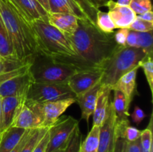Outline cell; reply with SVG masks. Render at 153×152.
<instances>
[{"label":"cell","mask_w":153,"mask_h":152,"mask_svg":"<svg viewBox=\"0 0 153 152\" xmlns=\"http://www.w3.org/2000/svg\"><path fill=\"white\" fill-rule=\"evenodd\" d=\"M71 42L76 56L58 57L52 59L79 70L101 67L118 46L114 32L100 31L89 21L79 20L78 28L71 34H65Z\"/></svg>","instance_id":"cell-1"},{"label":"cell","mask_w":153,"mask_h":152,"mask_svg":"<svg viewBox=\"0 0 153 152\" xmlns=\"http://www.w3.org/2000/svg\"><path fill=\"white\" fill-rule=\"evenodd\" d=\"M0 17L7 29L18 59H30L38 54L31 24L12 0H0Z\"/></svg>","instance_id":"cell-2"},{"label":"cell","mask_w":153,"mask_h":152,"mask_svg":"<svg viewBox=\"0 0 153 152\" xmlns=\"http://www.w3.org/2000/svg\"><path fill=\"white\" fill-rule=\"evenodd\" d=\"M38 54L49 58L76 56V51L65 34L48 22L37 20L31 23Z\"/></svg>","instance_id":"cell-3"},{"label":"cell","mask_w":153,"mask_h":152,"mask_svg":"<svg viewBox=\"0 0 153 152\" xmlns=\"http://www.w3.org/2000/svg\"><path fill=\"white\" fill-rule=\"evenodd\" d=\"M146 56L139 48L118 46L103 63L101 85L111 87L124 75L136 67H140L139 63Z\"/></svg>","instance_id":"cell-4"},{"label":"cell","mask_w":153,"mask_h":152,"mask_svg":"<svg viewBox=\"0 0 153 152\" xmlns=\"http://www.w3.org/2000/svg\"><path fill=\"white\" fill-rule=\"evenodd\" d=\"M76 69L37 54L33 58L30 72L36 83H67Z\"/></svg>","instance_id":"cell-5"},{"label":"cell","mask_w":153,"mask_h":152,"mask_svg":"<svg viewBox=\"0 0 153 152\" xmlns=\"http://www.w3.org/2000/svg\"><path fill=\"white\" fill-rule=\"evenodd\" d=\"M75 97L76 95L73 93L67 83L34 82L26 94V98L41 104Z\"/></svg>","instance_id":"cell-6"},{"label":"cell","mask_w":153,"mask_h":152,"mask_svg":"<svg viewBox=\"0 0 153 152\" xmlns=\"http://www.w3.org/2000/svg\"><path fill=\"white\" fill-rule=\"evenodd\" d=\"M78 126L79 121L72 116H61L49 128V139L46 152H54L59 149H65Z\"/></svg>","instance_id":"cell-7"},{"label":"cell","mask_w":153,"mask_h":152,"mask_svg":"<svg viewBox=\"0 0 153 152\" xmlns=\"http://www.w3.org/2000/svg\"><path fill=\"white\" fill-rule=\"evenodd\" d=\"M44 114L41 103L25 98L15 116L11 127L25 130L42 128Z\"/></svg>","instance_id":"cell-8"},{"label":"cell","mask_w":153,"mask_h":152,"mask_svg":"<svg viewBox=\"0 0 153 152\" xmlns=\"http://www.w3.org/2000/svg\"><path fill=\"white\" fill-rule=\"evenodd\" d=\"M102 75L103 69L101 67L79 70L72 75L67 81V84L76 96L99 83Z\"/></svg>","instance_id":"cell-9"},{"label":"cell","mask_w":153,"mask_h":152,"mask_svg":"<svg viewBox=\"0 0 153 152\" xmlns=\"http://www.w3.org/2000/svg\"><path fill=\"white\" fill-rule=\"evenodd\" d=\"M34 79L29 71L0 83L1 98L8 96H26Z\"/></svg>","instance_id":"cell-10"},{"label":"cell","mask_w":153,"mask_h":152,"mask_svg":"<svg viewBox=\"0 0 153 152\" xmlns=\"http://www.w3.org/2000/svg\"><path fill=\"white\" fill-rule=\"evenodd\" d=\"M117 117L116 116L113 105L110 102L108 110L107 117L100 127V142L98 152H112L114 145L115 127Z\"/></svg>","instance_id":"cell-11"},{"label":"cell","mask_w":153,"mask_h":152,"mask_svg":"<svg viewBox=\"0 0 153 152\" xmlns=\"http://www.w3.org/2000/svg\"><path fill=\"white\" fill-rule=\"evenodd\" d=\"M104 6L108 8V13L117 28H128L137 17L129 6L122 5L113 0L107 1Z\"/></svg>","instance_id":"cell-12"},{"label":"cell","mask_w":153,"mask_h":152,"mask_svg":"<svg viewBox=\"0 0 153 152\" xmlns=\"http://www.w3.org/2000/svg\"><path fill=\"white\" fill-rule=\"evenodd\" d=\"M76 103V98H69L58 101L42 103L44 114L42 128H49L54 125L72 104Z\"/></svg>","instance_id":"cell-13"},{"label":"cell","mask_w":153,"mask_h":152,"mask_svg":"<svg viewBox=\"0 0 153 152\" xmlns=\"http://www.w3.org/2000/svg\"><path fill=\"white\" fill-rule=\"evenodd\" d=\"M26 96H8L1 98L0 134L11 127L15 116Z\"/></svg>","instance_id":"cell-14"},{"label":"cell","mask_w":153,"mask_h":152,"mask_svg":"<svg viewBox=\"0 0 153 152\" xmlns=\"http://www.w3.org/2000/svg\"><path fill=\"white\" fill-rule=\"evenodd\" d=\"M30 24L34 21L48 22L49 13L37 0H12Z\"/></svg>","instance_id":"cell-15"},{"label":"cell","mask_w":153,"mask_h":152,"mask_svg":"<svg viewBox=\"0 0 153 152\" xmlns=\"http://www.w3.org/2000/svg\"><path fill=\"white\" fill-rule=\"evenodd\" d=\"M101 87L100 81L83 93L76 95V102L78 103L82 112V119L88 124L91 116L94 113L97 104V95Z\"/></svg>","instance_id":"cell-16"},{"label":"cell","mask_w":153,"mask_h":152,"mask_svg":"<svg viewBox=\"0 0 153 152\" xmlns=\"http://www.w3.org/2000/svg\"><path fill=\"white\" fill-rule=\"evenodd\" d=\"M140 67H136L120 77L116 83L111 86V90H119L122 92L126 99L127 104L130 107L134 95L137 92V73Z\"/></svg>","instance_id":"cell-17"},{"label":"cell","mask_w":153,"mask_h":152,"mask_svg":"<svg viewBox=\"0 0 153 152\" xmlns=\"http://www.w3.org/2000/svg\"><path fill=\"white\" fill-rule=\"evenodd\" d=\"M111 91L110 86L101 85L97 95L95 110L93 113V126L101 127L105 120L110 104L109 98Z\"/></svg>","instance_id":"cell-18"},{"label":"cell","mask_w":153,"mask_h":152,"mask_svg":"<svg viewBox=\"0 0 153 152\" xmlns=\"http://www.w3.org/2000/svg\"><path fill=\"white\" fill-rule=\"evenodd\" d=\"M49 13H68L77 17L79 20L89 21L87 15L73 0H48Z\"/></svg>","instance_id":"cell-19"},{"label":"cell","mask_w":153,"mask_h":152,"mask_svg":"<svg viewBox=\"0 0 153 152\" xmlns=\"http://www.w3.org/2000/svg\"><path fill=\"white\" fill-rule=\"evenodd\" d=\"M48 22L64 34H71L79 26V19L68 13H49Z\"/></svg>","instance_id":"cell-20"},{"label":"cell","mask_w":153,"mask_h":152,"mask_svg":"<svg viewBox=\"0 0 153 152\" xmlns=\"http://www.w3.org/2000/svg\"><path fill=\"white\" fill-rule=\"evenodd\" d=\"M26 130L10 127L0 137V152H10L19 142Z\"/></svg>","instance_id":"cell-21"},{"label":"cell","mask_w":153,"mask_h":152,"mask_svg":"<svg viewBox=\"0 0 153 152\" xmlns=\"http://www.w3.org/2000/svg\"><path fill=\"white\" fill-rule=\"evenodd\" d=\"M114 100L111 101L117 120H128L130 116L129 107L127 104L126 99L123 94L119 90L114 89Z\"/></svg>","instance_id":"cell-22"},{"label":"cell","mask_w":153,"mask_h":152,"mask_svg":"<svg viewBox=\"0 0 153 152\" xmlns=\"http://www.w3.org/2000/svg\"><path fill=\"white\" fill-rule=\"evenodd\" d=\"M100 127L93 126L84 141L81 142L79 152H98Z\"/></svg>","instance_id":"cell-23"},{"label":"cell","mask_w":153,"mask_h":152,"mask_svg":"<svg viewBox=\"0 0 153 152\" xmlns=\"http://www.w3.org/2000/svg\"><path fill=\"white\" fill-rule=\"evenodd\" d=\"M0 56L8 58H16L11 40L1 17H0Z\"/></svg>","instance_id":"cell-24"},{"label":"cell","mask_w":153,"mask_h":152,"mask_svg":"<svg viewBox=\"0 0 153 152\" xmlns=\"http://www.w3.org/2000/svg\"><path fill=\"white\" fill-rule=\"evenodd\" d=\"M34 58V57H33ZM33 58L26 60H20L16 58H3L0 56V75L19 69L33 61Z\"/></svg>","instance_id":"cell-25"},{"label":"cell","mask_w":153,"mask_h":152,"mask_svg":"<svg viewBox=\"0 0 153 152\" xmlns=\"http://www.w3.org/2000/svg\"><path fill=\"white\" fill-rule=\"evenodd\" d=\"M96 26L105 33L111 34L113 33L116 29L114 23L111 19L108 13L99 10L97 13V19H96Z\"/></svg>","instance_id":"cell-26"},{"label":"cell","mask_w":153,"mask_h":152,"mask_svg":"<svg viewBox=\"0 0 153 152\" xmlns=\"http://www.w3.org/2000/svg\"><path fill=\"white\" fill-rule=\"evenodd\" d=\"M49 128H36V129L33 130L29 138L28 139L26 142L22 147L21 152H33L39 142L41 140V139L46 134Z\"/></svg>","instance_id":"cell-27"},{"label":"cell","mask_w":153,"mask_h":152,"mask_svg":"<svg viewBox=\"0 0 153 152\" xmlns=\"http://www.w3.org/2000/svg\"><path fill=\"white\" fill-rule=\"evenodd\" d=\"M152 31L148 32H137V47L141 49L145 55L152 58Z\"/></svg>","instance_id":"cell-28"},{"label":"cell","mask_w":153,"mask_h":152,"mask_svg":"<svg viewBox=\"0 0 153 152\" xmlns=\"http://www.w3.org/2000/svg\"><path fill=\"white\" fill-rule=\"evenodd\" d=\"M81 9L84 11V13L87 15L88 20L93 25H96V19H97V13L100 10L97 8L94 4L91 1V0H73Z\"/></svg>","instance_id":"cell-29"},{"label":"cell","mask_w":153,"mask_h":152,"mask_svg":"<svg viewBox=\"0 0 153 152\" xmlns=\"http://www.w3.org/2000/svg\"><path fill=\"white\" fill-rule=\"evenodd\" d=\"M152 121V118L151 117L149 127L141 131L140 137V144L142 152H153Z\"/></svg>","instance_id":"cell-30"},{"label":"cell","mask_w":153,"mask_h":152,"mask_svg":"<svg viewBox=\"0 0 153 152\" xmlns=\"http://www.w3.org/2000/svg\"><path fill=\"white\" fill-rule=\"evenodd\" d=\"M139 66L142 67L146 76V80L149 86L152 94L153 93V62L152 58L146 56L139 63Z\"/></svg>","instance_id":"cell-31"},{"label":"cell","mask_w":153,"mask_h":152,"mask_svg":"<svg viewBox=\"0 0 153 152\" xmlns=\"http://www.w3.org/2000/svg\"><path fill=\"white\" fill-rule=\"evenodd\" d=\"M128 6L137 15L152 10V9L151 0H131Z\"/></svg>","instance_id":"cell-32"},{"label":"cell","mask_w":153,"mask_h":152,"mask_svg":"<svg viewBox=\"0 0 153 152\" xmlns=\"http://www.w3.org/2000/svg\"><path fill=\"white\" fill-rule=\"evenodd\" d=\"M128 29L136 32H148L153 29V23L145 21L137 16L134 22L131 23Z\"/></svg>","instance_id":"cell-33"},{"label":"cell","mask_w":153,"mask_h":152,"mask_svg":"<svg viewBox=\"0 0 153 152\" xmlns=\"http://www.w3.org/2000/svg\"><path fill=\"white\" fill-rule=\"evenodd\" d=\"M82 139V135L79 130V126H78L75 130L71 137V139H70L69 144L67 145L64 152H79V146H80Z\"/></svg>","instance_id":"cell-34"},{"label":"cell","mask_w":153,"mask_h":152,"mask_svg":"<svg viewBox=\"0 0 153 152\" xmlns=\"http://www.w3.org/2000/svg\"><path fill=\"white\" fill-rule=\"evenodd\" d=\"M129 33L128 28H120L114 33V40L119 46H126V38Z\"/></svg>","instance_id":"cell-35"},{"label":"cell","mask_w":153,"mask_h":152,"mask_svg":"<svg viewBox=\"0 0 153 152\" xmlns=\"http://www.w3.org/2000/svg\"><path fill=\"white\" fill-rule=\"evenodd\" d=\"M112 152H128V142L123 137L116 136Z\"/></svg>","instance_id":"cell-36"},{"label":"cell","mask_w":153,"mask_h":152,"mask_svg":"<svg viewBox=\"0 0 153 152\" xmlns=\"http://www.w3.org/2000/svg\"><path fill=\"white\" fill-rule=\"evenodd\" d=\"M130 116H131L132 121L136 125H140L141 122H143V119L146 118V114H145L144 111L138 106L134 107V110Z\"/></svg>","instance_id":"cell-37"},{"label":"cell","mask_w":153,"mask_h":152,"mask_svg":"<svg viewBox=\"0 0 153 152\" xmlns=\"http://www.w3.org/2000/svg\"><path fill=\"white\" fill-rule=\"evenodd\" d=\"M49 130H48V131L46 133V134L43 136V137L41 139V140L39 142V143L37 144V145L36 146V148H34V150L33 151V152H46L48 142H49Z\"/></svg>","instance_id":"cell-38"},{"label":"cell","mask_w":153,"mask_h":152,"mask_svg":"<svg viewBox=\"0 0 153 152\" xmlns=\"http://www.w3.org/2000/svg\"><path fill=\"white\" fill-rule=\"evenodd\" d=\"M33 130H34V129H28V130H26V131H25V134H24L23 137H22V139H20L19 142L18 143L17 145H16V147H15L14 148H13V150H12L10 152H21L22 147H23V146H24L25 143L26 142V141H27V140H28V139L29 138L30 135H31V132H32Z\"/></svg>","instance_id":"cell-39"},{"label":"cell","mask_w":153,"mask_h":152,"mask_svg":"<svg viewBox=\"0 0 153 152\" xmlns=\"http://www.w3.org/2000/svg\"><path fill=\"white\" fill-rule=\"evenodd\" d=\"M126 46L131 48L137 47V32L129 30L126 38Z\"/></svg>","instance_id":"cell-40"},{"label":"cell","mask_w":153,"mask_h":152,"mask_svg":"<svg viewBox=\"0 0 153 152\" xmlns=\"http://www.w3.org/2000/svg\"><path fill=\"white\" fill-rule=\"evenodd\" d=\"M128 152H142L140 144V139L134 142H128Z\"/></svg>","instance_id":"cell-41"},{"label":"cell","mask_w":153,"mask_h":152,"mask_svg":"<svg viewBox=\"0 0 153 152\" xmlns=\"http://www.w3.org/2000/svg\"><path fill=\"white\" fill-rule=\"evenodd\" d=\"M139 18L143 19L145 21H147L149 22L153 23V13L152 10H149V11L144 12L140 15H137Z\"/></svg>","instance_id":"cell-42"},{"label":"cell","mask_w":153,"mask_h":152,"mask_svg":"<svg viewBox=\"0 0 153 152\" xmlns=\"http://www.w3.org/2000/svg\"><path fill=\"white\" fill-rule=\"evenodd\" d=\"M40 4L43 7V8L49 13V3H48V0H37Z\"/></svg>","instance_id":"cell-43"},{"label":"cell","mask_w":153,"mask_h":152,"mask_svg":"<svg viewBox=\"0 0 153 152\" xmlns=\"http://www.w3.org/2000/svg\"><path fill=\"white\" fill-rule=\"evenodd\" d=\"M91 1L97 8H99L101 6H104V1H103V0H91Z\"/></svg>","instance_id":"cell-44"},{"label":"cell","mask_w":153,"mask_h":152,"mask_svg":"<svg viewBox=\"0 0 153 152\" xmlns=\"http://www.w3.org/2000/svg\"><path fill=\"white\" fill-rule=\"evenodd\" d=\"M130 1H131V0H117V2L120 4H122V5L128 6L130 4Z\"/></svg>","instance_id":"cell-45"},{"label":"cell","mask_w":153,"mask_h":152,"mask_svg":"<svg viewBox=\"0 0 153 152\" xmlns=\"http://www.w3.org/2000/svg\"><path fill=\"white\" fill-rule=\"evenodd\" d=\"M1 98L0 96V122H1ZM0 137H1V134H0Z\"/></svg>","instance_id":"cell-46"},{"label":"cell","mask_w":153,"mask_h":152,"mask_svg":"<svg viewBox=\"0 0 153 152\" xmlns=\"http://www.w3.org/2000/svg\"><path fill=\"white\" fill-rule=\"evenodd\" d=\"M65 149H59V150H57L54 152H64Z\"/></svg>","instance_id":"cell-47"},{"label":"cell","mask_w":153,"mask_h":152,"mask_svg":"<svg viewBox=\"0 0 153 152\" xmlns=\"http://www.w3.org/2000/svg\"><path fill=\"white\" fill-rule=\"evenodd\" d=\"M107 1H108V0H103V1H104V4H105V3Z\"/></svg>","instance_id":"cell-48"}]
</instances>
